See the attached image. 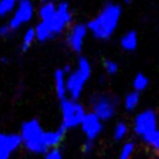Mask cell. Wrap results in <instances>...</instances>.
Here are the masks:
<instances>
[{"mask_svg": "<svg viewBox=\"0 0 159 159\" xmlns=\"http://www.w3.org/2000/svg\"><path fill=\"white\" fill-rule=\"evenodd\" d=\"M87 35H89V30L85 23L79 22L71 27L66 36V44L71 51L75 53H81Z\"/></svg>", "mask_w": 159, "mask_h": 159, "instance_id": "obj_9", "label": "cell"}, {"mask_svg": "<svg viewBox=\"0 0 159 159\" xmlns=\"http://www.w3.org/2000/svg\"><path fill=\"white\" fill-rule=\"evenodd\" d=\"M20 1L21 0H0V18H5L13 13Z\"/></svg>", "mask_w": 159, "mask_h": 159, "instance_id": "obj_21", "label": "cell"}, {"mask_svg": "<svg viewBox=\"0 0 159 159\" xmlns=\"http://www.w3.org/2000/svg\"><path fill=\"white\" fill-rule=\"evenodd\" d=\"M122 13L123 9L121 5L108 1L103 5L101 11L86 23L87 30L97 40H109L119 28Z\"/></svg>", "mask_w": 159, "mask_h": 159, "instance_id": "obj_1", "label": "cell"}, {"mask_svg": "<svg viewBox=\"0 0 159 159\" xmlns=\"http://www.w3.org/2000/svg\"><path fill=\"white\" fill-rule=\"evenodd\" d=\"M129 134V125L124 121H119L116 122L113 129V138L116 142L123 141Z\"/></svg>", "mask_w": 159, "mask_h": 159, "instance_id": "obj_19", "label": "cell"}, {"mask_svg": "<svg viewBox=\"0 0 159 159\" xmlns=\"http://www.w3.org/2000/svg\"><path fill=\"white\" fill-rule=\"evenodd\" d=\"M47 26L50 34L55 36L61 35L72 22V12L70 4L65 0H59L56 4V12L47 21H41Z\"/></svg>", "mask_w": 159, "mask_h": 159, "instance_id": "obj_6", "label": "cell"}, {"mask_svg": "<svg viewBox=\"0 0 159 159\" xmlns=\"http://www.w3.org/2000/svg\"><path fill=\"white\" fill-rule=\"evenodd\" d=\"M22 145V139L19 134L0 133V151L6 153H12Z\"/></svg>", "mask_w": 159, "mask_h": 159, "instance_id": "obj_11", "label": "cell"}, {"mask_svg": "<svg viewBox=\"0 0 159 159\" xmlns=\"http://www.w3.org/2000/svg\"><path fill=\"white\" fill-rule=\"evenodd\" d=\"M44 157L45 159H63V153L59 148H53L45 152Z\"/></svg>", "mask_w": 159, "mask_h": 159, "instance_id": "obj_24", "label": "cell"}, {"mask_svg": "<svg viewBox=\"0 0 159 159\" xmlns=\"http://www.w3.org/2000/svg\"><path fill=\"white\" fill-rule=\"evenodd\" d=\"M150 85V79L143 72H138L133 79V91L138 93H142L146 91Z\"/></svg>", "mask_w": 159, "mask_h": 159, "instance_id": "obj_16", "label": "cell"}, {"mask_svg": "<svg viewBox=\"0 0 159 159\" xmlns=\"http://www.w3.org/2000/svg\"><path fill=\"white\" fill-rule=\"evenodd\" d=\"M65 134H66V130L63 129L61 125H59L58 129L44 131V135H43V144H44L45 148L48 150L53 149V148H58V146L61 145V143L63 142V139H64Z\"/></svg>", "mask_w": 159, "mask_h": 159, "instance_id": "obj_12", "label": "cell"}, {"mask_svg": "<svg viewBox=\"0 0 159 159\" xmlns=\"http://www.w3.org/2000/svg\"><path fill=\"white\" fill-rule=\"evenodd\" d=\"M44 131L39 120L31 119L21 123L19 135L22 139V144L29 152L36 155H45L48 149L43 144Z\"/></svg>", "mask_w": 159, "mask_h": 159, "instance_id": "obj_4", "label": "cell"}, {"mask_svg": "<svg viewBox=\"0 0 159 159\" xmlns=\"http://www.w3.org/2000/svg\"><path fill=\"white\" fill-rule=\"evenodd\" d=\"M124 1V4L125 5H130L131 2H133V0H123Z\"/></svg>", "mask_w": 159, "mask_h": 159, "instance_id": "obj_30", "label": "cell"}, {"mask_svg": "<svg viewBox=\"0 0 159 159\" xmlns=\"http://www.w3.org/2000/svg\"><path fill=\"white\" fill-rule=\"evenodd\" d=\"M59 107H61V115H62L61 127L65 129L66 131L79 127L87 113L81 102L72 100L70 98H65L61 100Z\"/></svg>", "mask_w": 159, "mask_h": 159, "instance_id": "obj_5", "label": "cell"}, {"mask_svg": "<svg viewBox=\"0 0 159 159\" xmlns=\"http://www.w3.org/2000/svg\"><path fill=\"white\" fill-rule=\"evenodd\" d=\"M91 111L102 122H108L115 117L121 99L119 95L109 92H94L89 99Z\"/></svg>", "mask_w": 159, "mask_h": 159, "instance_id": "obj_3", "label": "cell"}, {"mask_svg": "<svg viewBox=\"0 0 159 159\" xmlns=\"http://www.w3.org/2000/svg\"><path fill=\"white\" fill-rule=\"evenodd\" d=\"M36 41L35 31L34 28H27L22 36V41H21V44H20V50L22 52H27L29 49L31 48V45L34 44V42Z\"/></svg>", "mask_w": 159, "mask_h": 159, "instance_id": "obj_18", "label": "cell"}, {"mask_svg": "<svg viewBox=\"0 0 159 159\" xmlns=\"http://www.w3.org/2000/svg\"><path fill=\"white\" fill-rule=\"evenodd\" d=\"M142 141L155 151L157 155H159V128L155 130L153 133H151L150 135L143 137Z\"/></svg>", "mask_w": 159, "mask_h": 159, "instance_id": "obj_20", "label": "cell"}, {"mask_svg": "<svg viewBox=\"0 0 159 159\" xmlns=\"http://www.w3.org/2000/svg\"><path fill=\"white\" fill-rule=\"evenodd\" d=\"M9 153H6V152H1L0 151V159H9Z\"/></svg>", "mask_w": 159, "mask_h": 159, "instance_id": "obj_28", "label": "cell"}, {"mask_svg": "<svg viewBox=\"0 0 159 159\" xmlns=\"http://www.w3.org/2000/svg\"><path fill=\"white\" fill-rule=\"evenodd\" d=\"M53 87H55V93L56 97L61 101L63 99L67 98L66 92V75L64 71L61 69H57L53 73Z\"/></svg>", "mask_w": 159, "mask_h": 159, "instance_id": "obj_13", "label": "cell"}, {"mask_svg": "<svg viewBox=\"0 0 159 159\" xmlns=\"http://www.w3.org/2000/svg\"><path fill=\"white\" fill-rule=\"evenodd\" d=\"M106 81H107V75H100V77H99V84L100 85H105L106 84Z\"/></svg>", "mask_w": 159, "mask_h": 159, "instance_id": "obj_27", "label": "cell"}, {"mask_svg": "<svg viewBox=\"0 0 159 159\" xmlns=\"http://www.w3.org/2000/svg\"><path fill=\"white\" fill-rule=\"evenodd\" d=\"M35 15V6L31 0H21L14 8L7 25L13 31L30 22Z\"/></svg>", "mask_w": 159, "mask_h": 159, "instance_id": "obj_8", "label": "cell"}, {"mask_svg": "<svg viewBox=\"0 0 159 159\" xmlns=\"http://www.w3.org/2000/svg\"><path fill=\"white\" fill-rule=\"evenodd\" d=\"M42 2H45V1H53V0H41Z\"/></svg>", "mask_w": 159, "mask_h": 159, "instance_id": "obj_31", "label": "cell"}, {"mask_svg": "<svg viewBox=\"0 0 159 159\" xmlns=\"http://www.w3.org/2000/svg\"><path fill=\"white\" fill-rule=\"evenodd\" d=\"M80 129L85 135V138L89 141H97L103 131V122L99 120L92 111H87L84 120L80 123Z\"/></svg>", "mask_w": 159, "mask_h": 159, "instance_id": "obj_10", "label": "cell"}, {"mask_svg": "<svg viewBox=\"0 0 159 159\" xmlns=\"http://www.w3.org/2000/svg\"><path fill=\"white\" fill-rule=\"evenodd\" d=\"M141 103V93L130 91L123 98V107L128 113H133L138 108Z\"/></svg>", "mask_w": 159, "mask_h": 159, "instance_id": "obj_15", "label": "cell"}, {"mask_svg": "<svg viewBox=\"0 0 159 159\" xmlns=\"http://www.w3.org/2000/svg\"><path fill=\"white\" fill-rule=\"evenodd\" d=\"M92 75V64L89 58L80 56L77 61V66L66 75L67 98L78 101L84 92L87 81Z\"/></svg>", "mask_w": 159, "mask_h": 159, "instance_id": "obj_2", "label": "cell"}, {"mask_svg": "<svg viewBox=\"0 0 159 159\" xmlns=\"http://www.w3.org/2000/svg\"><path fill=\"white\" fill-rule=\"evenodd\" d=\"M102 67L106 72V75H115L117 72H119V63L114 61V59H111V58H106L103 59L102 62Z\"/></svg>", "mask_w": 159, "mask_h": 159, "instance_id": "obj_23", "label": "cell"}, {"mask_svg": "<svg viewBox=\"0 0 159 159\" xmlns=\"http://www.w3.org/2000/svg\"><path fill=\"white\" fill-rule=\"evenodd\" d=\"M56 12V4L55 1H45L42 2L39 8V18L41 21H47Z\"/></svg>", "mask_w": 159, "mask_h": 159, "instance_id": "obj_17", "label": "cell"}, {"mask_svg": "<svg viewBox=\"0 0 159 159\" xmlns=\"http://www.w3.org/2000/svg\"><path fill=\"white\" fill-rule=\"evenodd\" d=\"M120 45L127 52H133L138 47V34L135 30H128L120 39Z\"/></svg>", "mask_w": 159, "mask_h": 159, "instance_id": "obj_14", "label": "cell"}, {"mask_svg": "<svg viewBox=\"0 0 159 159\" xmlns=\"http://www.w3.org/2000/svg\"><path fill=\"white\" fill-rule=\"evenodd\" d=\"M94 148H95V142L85 139L83 145H81V151H83V153H85V155H89V153L93 152Z\"/></svg>", "mask_w": 159, "mask_h": 159, "instance_id": "obj_25", "label": "cell"}, {"mask_svg": "<svg viewBox=\"0 0 159 159\" xmlns=\"http://www.w3.org/2000/svg\"><path fill=\"white\" fill-rule=\"evenodd\" d=\"M0 61H1V63H4V64H8V63H9V58L2 57L1 59H0Z\"/></svg>", "mask_w": 159, "mask_h": 159, "instance_id": "obj_29", "label": "cell"}, {"mask_svg": "<svg viewBox=\"0 0 159 159\" xmlns=\"http://www.w3.org/2000/svg\"><path fill=\"white\" fill-rule=\"evenodd\" d=\"M136 149V144L134 141H127L123 143L119 153V159H131Z\"/></svg>", "mask_w": 159, "mask_h": 159, "instance_id": "obj_22", "label": "cell"}, {"mask_svg": "<svg viewBox=\"0 0 159 159\" xmlns=\"http://www.w3.org/2000/svg\"><path fill=\"white\" fill-rule=\"evenodd\" d=\"M159 128V116L156 111L151 108H146L144 111H139L135 116L133 124V130L135 135L139 138L150 135L155 130Z\"/></svg>", "mask_w": 159, "mask_h": 159, "instance_id": "obj_7", "label": "cell"}, {"mask_svg": "<svg viewBox=\"0 0 159 159\" xmlns=\"http://www.w3.org/2000/svg\"><path fill=\"white\" fill-rule=\"evenodd\" d=\"M14 31L9 28V26L7 23H5V25H1L0 26V37H2V39H7V37H11V35L13 34Z\"/></svg>", "mask_w": 159, "mask_h": 159, "instance_id": "obj_26", "label": "cell"}]
</instances>
